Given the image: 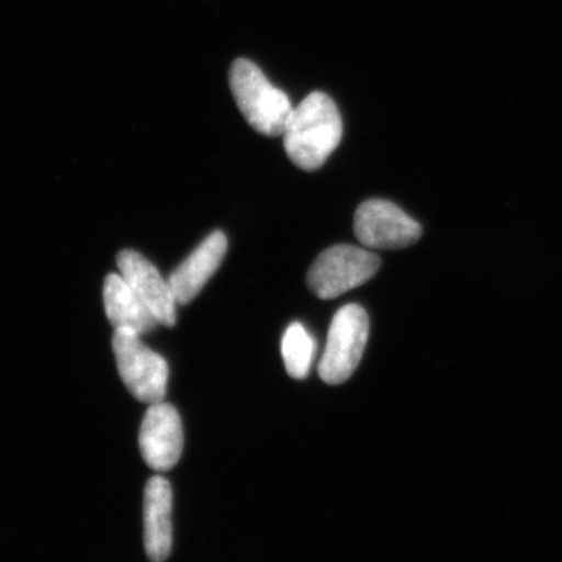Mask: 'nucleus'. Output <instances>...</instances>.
I'll return each mask as SVG.
<instances>
[{
	"label": "nucleus",
	"mask_w": 562,
	"mask_h": 562,
	"mask_svg": "<svg viewBox=\"0 0 562 562\" xmlns=\"http://www.w3.org/2000/svg\"><path fill=\"white\" fill-rule=\"evenodd\" d=\"M342 138V120L330 95L316 91L292 110L283 132L288 157L303 171H317Z\"/></svg>",
	"instance_id": "obj_1"
},
{
	"label": "nucleus",
	"mask_w": 562,
	"mask_h": 562,
	"mask_svg": "<svg viewBox=\"0 0 562 562\" xmlns=\"http://www.w3.org/2000/svg\"><path fill=\"white\" fill-rule=\"evenodd\" d=\"M231 88L236 105L251 128L271 138L283 136L294 106L255 63L246 58L233 63Z\"/></svg>",
	"instance_id": "obj_2"
},
{
	"label": "nucleus",
	"mask_w": 562,
	"mask_h": 562,
	"mask_svg": "<svg viewBox=\"0 0 562 562\" xmlns=\"http://www.w3.org/2000/svg\"><path fill=\"white\" fill-rule=\"evenodd\" d=\"M113 351L125 387L139 402H162L168 384V362L140 342L138 333L114 330Z\"/></svg>",
	"instance_id": "obj_3"
},
{
	"label": "nucleus",
	"mask_w": 562,
	"mask_h": 562,
	"mask_svg": "<svg viewBox=\"0 0 562 562\" xmlns=\"http://www.w3.org/2000/svg\"><path fill=\"white\" fill-rule=\"evenodd\" d=\"M380 258L360 247L333 246L322 251L308 272V286L319 299L330 301L361 286L379 272Z\"/></svg>",
	"instance_id": "obj_4"
},
{
	"label": "nucleus",
	"mask_w": 562,
	"mask_h": 562,
	"mask_svg": "<svg viewBox=\"0 0 562 562\" xmlns=\"http://www.w3.org/2000/svg\"><path fill=\"white\" fill-rule=\"evenodd\" d=\"M369 338V317L360 305L342 306L333 317L319 375L325 383L341 384L360 364Z\"/></svg>",
	"instance_id": "obj_5"
},
{
	"label": "nucleus",
	"mask_w": 562,
	"mask_h": 562,
	"mask_svg": "<svg viewBox=\"0 0 562 562\" xmlns=\"http://www.w3.org/2000/svg\"><path fill=\"white\" fill-rule=\"evenodd\" d=\"M353 231L358 241L369 249L397 250L419 241V222L395 203L371 199L358 206Z\"/></svg>",
	"instance_id": "obj_6"
},
{
	"label": "nucleus",
	"mask_w": 562,
	"mask_h": 562,
	"mask_svg": "<svg viewBox=\"0 0 562 562\" xmlns=\"http://www.w3.org/2000/svg\"><path fill=\"white\" fill-rule=\"evenodd\" d=\"M139 449L154 471H171L179 462L183 452V427L172 405L158 402L149 406L140 424Z\"/></svg>",
	"instance_id": "obj_7"
},
{
	"label": "nucleus",
	"mask_w": 562,
	"mask_h": 562,
	"mask_svg": "<svg viewBox=\"0 0 562 562\" xmlns=\"http://www.w3.org/2000/svg\"><path fill=\"white\" fill-rule=\"evenodd\" d=\"M117 268L122 279L132 288L140 302L166 327L177 322V303L171 284L162 279L158 269L135 250H122L117 255Z\"/></svg>",
	"instance_id": "obj_8"
},
{
	"label": "nucleus",
	"mask_w": 562,
	"mask_h": 562,
	"mask_svg": "<svg viewBox=\"0 0 562 562\" xmlns=\"http://www.w3.org/2000/svg\"><path fill=\"white\" fill-rule=\"evenodd\" d=\"M144 547L151 562H165L172 550V487L160 475L144 491Z\"/></svg>",
	"instance_id": "obj_9"
},
{
	"label": "nucleus",
	"mask_w": 562,
	"mask_h": 562,
	"mask_svg": "<svg viewBox=\"0 0 562 562\" xmlns=\"http://www.w3.org/2000/svg\"><path fill=\"white\" fill-rule=\"evenodd\" d=\"M227 236L224 233H211L209 238L171 273L168 281L179 305H188L194 301L206 281L216 273L227 254Z\"/></svg>",
	"instance_id": "obj_10"
},
{
	"label": "nucleus",
	"mask_w": 562,
	"mask_h": 562,
	"mask_svg": "<svg viewBox=\"0 0 562 562\" xmlns=\"http://www.w3.org/2000/svg\"><path fill=\"white\" fill-rule=\"evenodd\" d=\"M103 303L106 317L114 330L122 328L138 333L140 336L154 331L161 325L120 273L106 276L103 283Z\"/></svg>",
	"instance_id": "obj_11"
},
{
	"label": "nucleus",
	"mask_w": 562,
	"mask_h": 562,
	"mask_svg": "<svg viewBox=\"0 0 562 562\" xmlns=\"http://www.w3.org/2000/svg\"><path fill=\"white\" fill-rule=\"evenodd\" d=\"M284 368L292 379L303 380L308 376L314 358V341L306 328L294 322L284 331L281 341Z\"/></svg>",
	"instance_id": "obj_12"
}]
</instances>
